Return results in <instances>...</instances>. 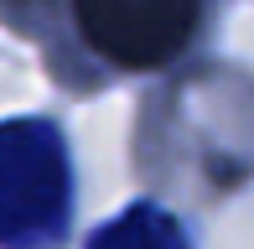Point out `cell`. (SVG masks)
Wrapping results in <instances>:
<instances>
[{"label": "cell", "mask_w": 254, "mask_h": 249, "mask_svg": "<svg viewBox=\"0 0 254 249\" xmlns=\"http://www.w3.org/2000/svg\"><path fill=\"white\" fill-rule=\"evenodd\" d=\"M73 229V156L47 115L0 120V249H63Z\"/></svg>", "instance_id": "1"}, {"label": "cell", "mask_w": 254, "mask_h": 249, "mask_svg": "<svg viewBox=\"0 0 254 249\" xmlns=\"http://www.w3.org/2000/svg\"><path fill=\"white\" fill-rule=\"evenodd\" d=\"M83 249H192V239H187V229H182V218L171 208L140 197V202H130L120 218L99 223Z\"/></svg>", "instance_id": "2"}]
</instances>
